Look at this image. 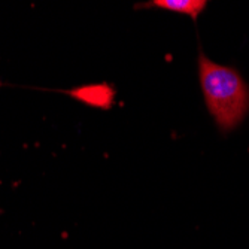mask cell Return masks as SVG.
<instances>
[{"instance_id": "obj_1", "label": "cell", "mask_w": 249, "mask_h": 249, "mask_svg": "<svg viewBox=\"0 0 249 249\" xmlns=\"http://www.w3.org/2000/svg\"><path fill=\"white\" fill-rule=\"evenodd\" d=\"M198 75L206 106L218 127L224 133L237 127L249 110V88L242 76L205 54L198 57Z\"/></svg>"}, {"instance_id": "obj_2", "label": "cell", "mask_w": 249, "mask_h": 249, "mask_svg": "<svg viewBox=\"0 0 249 249\" xmlns=\"http://www.w3.org/2000/svg\"><path fill=\"white\" fill-rule=\"evenodd\" d=\"M208 2L205 0H154L151 3H146L143 6H155L161 9H169L178 14L190 15L193 19H196L201 11L206 8Z\"/></svg>"}]
</instances>
